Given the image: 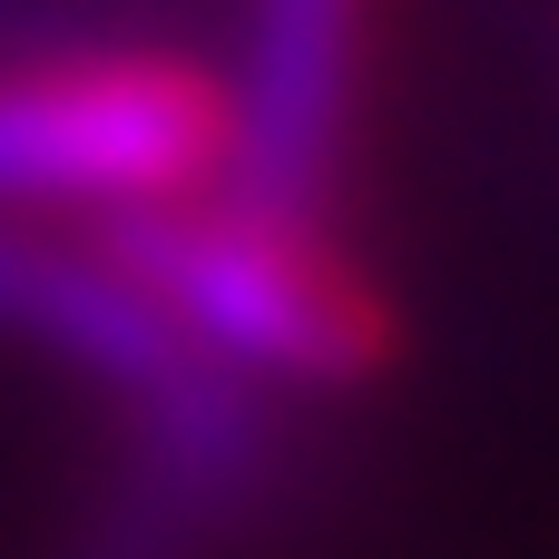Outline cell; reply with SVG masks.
<instances>
[{
	"label": "cell",
	"instance_id": "1",
	"mask_svg": "<svg viewBox=\"0 0 559 559\" xmlns=\"http://www.w3.org/2000/svg\"><path fill=\"white\" fill-rule=\"evenodd\" d=\"M98 255L236 383L354 393L393 364V305L314 206H265L246 187H216L98 226Z\"/></svg>",
	"mask_w": 559,
	"mask_h": 559
},
{
	"label": "cell",
	"instance_id": "2",
	"mask_svg": "<svg viewBox=\"0 0 559 559\" xmlns=\"http://www.w3.org/2000/svg\"><path fill=\"white\" fill-rule=\"evenodd\" d=\"M236 167H246V98L216 59L147 39L0 59V216L20 226L79 216L98 236L216 197L236 187Z\"/></svg>",
	"mask_w": 559,
	"mask_h": 559
},
{
	"label": "cell",
	"instance_id": "3",
	"mask_svg": "<svg viewBox=\"0 0 559 559\" xmlns=\"http://www.w3.org/2000/svg\"><path fill=\"white\" fill-rule=\"evenodd\" d=\"M364 29L373 0H255L246 10V167L236 187L265 206H314L334 216V177L354 147V98H364Z\"/></svg>",
	"mask_w": 559,
	"mask_h": 559
}]
</instances>
